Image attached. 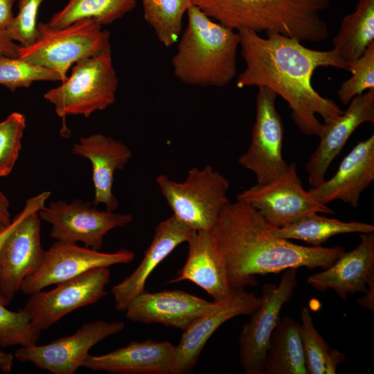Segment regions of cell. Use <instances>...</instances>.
<instances>
[{
	"label": "cell",
	"instance_id": "obj_30",
	"mask_svg": "<svg viewBox=\"0 0 374 374\" xmlns=\"http://www.w3.org/2000/svg\"><path fill=\"white\" fill-rule=\"evenodd\" d=\"M301 332L307 374H335L346 359L344 353L332 348L313 324L308 308L301 311Z\"/></svg>",
	"mask_w": 374,
	"mask_h": 374
},
{
	"label": "cell",
	"instance_id": "obj_7",
	"mask_svg": "<svg viewBox=\"0 0 374 374\" xmlns=\"http://www.w3.org/2000/svg\"><path fill=\"white\" fill-rule=\"evenodd\" d=\"M37 30L32 44L19 46L18 57L56 71L62 82L75 63L111 47L110 33L93 19L79 20L60 28L39 22Z\"/></svg>",
	"mask_w": 374,
	"mask_h": 374
},
{
	"label": "cell",
	"instance_id": "obj_3",
	"mask_svg": "<svg viewBox=\"0 0 374 374\" xmlns=\"http://www.w3.org/2000/svg\"><path fill=\"white\" fill-rule=\"evenodd\" d=\"M330 1L191 0L207 16L235 31L276 33L314 43L329 35L321 13Z\"/></svg>",
	"mask_w": 374,
	"mask_h": 374
},
{
	"label": "cell",
	"instance_id": "obj_40",
	"mask_svg": "<svg viewBox=\"0 0 374 374\" xmlns=\"http://www.w3.org/2000/svg\"><path fill=\"white\" fill-rule=\"evenodd\" d=\"M366 294L358 300L359 305L366 308L372 312L374 311V277L370 279L367 285Z\"/></svg>",
	"mask_w": 374,
	"mask_h": 374
},
{
	"label": "cell",
	"instance_id": "obj_19",
	"mask_svg": "<svg viewBox=\"0 0 374 374\" xmlns=\"http://www.w3.org/2000/svg\"><path fill=\"white\" fill-rule=\"evenodd\" d=\"M374 180V135L359 141L343 159L335 175L309 190L318 202L327 205L341 200L353 208Z\"/></svg>",
	"mask_w": 374,
	"mask_h": 374
},
{
	"label": "cell",
	"instance_id": "obj_41",
	"mask_svg": "<svg viewBox=\"0 0 374 374\" xmlns=\"http://www.w3.org/2000/svg\"><path fill=\"white\" fill-rule=\"evenodd\" d=\"M15 356L10 353H6L0 349V369L6 373L12 371Z\"/></svg>",
	"mask_w": 374,
	"mask_h": 374
},
{
	"label": "cell",
	"instance_id": "obj_37",
	"mask_svg": "<svg viewBox=\"0 0 374 374\" xmlns=\"http://www.w3.org/2000/svg\"><path fill=\"white\" fill-rule=\"evenodd\" d=\"M19 46L10 37L6 30H0V55L18 57Z\"/></svg>",
	"mask_w": 374,
	"mask_h": 374
},
{
	"label": "cell",
	"instance_id": "obj_27",
	"mask_svg": "<svg viewBox=\"0 0 374 374\" xmlns=\"http://www.w3.org/2000/svg\"><path fill=\"white\" fill-rule=\"evenodd\" d=\"M373 231L374 226L370 224L357 221L344 222L314 213L283 227H274L271 230V233L279 238L301 240L312 246L320 247L336 235Z\"/></svg>",
	"mask_w": 374,
	"mask_h": 374
},
{
	"label": "cell",
	"instance_id": "obj_22",
	"mask_svg": "<svg viewBox=\"0 0 374 374\" xmlns=\"http://www.w3.org/2000/svg\"><path fill=\"white\" fill-rule=\"evenodd\" d=\"M194 231L174 215L157 225L152 240L139 266L112 287L114 307L117 311H125L130 303L145 291V283L152 272L177 246L186 242Z\"/></svg>",
	"mask_w": 374,
	"mask_h": 374
},
{
	"label": "cell",
	"instance_id": "obj_21",
	"mask_svg": "<svg viewBox=\"0 0 374 374\" xmlns=\"http://www.w3.org/2000/svg\"><path fill=\"white\" fill-rule=\"evenodd\" d=\"M175 357L172 343L148 339L100 355L89 354L82 367L118 374H173Z\"/></svg>",
	"mask_w": 374,
	"mask_h": 374
},
{
	"label": "cell",
	"instance_id": "obj_9",
	"mask_svg": "<svg viewBox=\"0 0 374 374\" xmlns=\"http://www.w3.org/2000/svg\"><path fill=\"white\" fill-rule=\"evenodd\" d=\"M41 220L51 225L50 237L57 241L80 242L84 247L100 250L105 235L111 230L125 227L133 220L130 213L100 211L92 202L75 199L71 202L58 200L38 211Z\"/></svg>",
	"mask_w": 374,
	"mask_h": 374
},
{
	"label": "cell",
	"instance_id": "obj_13",
	"mask_svg": "<svg viewBox=\"0 0 374 374\" xmlns=\"http://www.w3.org/2000/svg\"><path fill=\"white\" fill-rule=\"evenodd\" d=\"M296 269H285L278 286L265 283L260 305L251 315L239 337L240 362L246 374H264L270 337L284 304L296 286Z\"/></svg>",
	"mask_w": 374,
	"mask_h": 374
},
{
	"label": "cell",
	"instance_id": "obj_8",
	"mask_svg": "<svg viewBox=\"0 0 374 374\" xmlns=\"http://www.w3.org/2000/svg\"><path fill=\"white\" fill-rule=\"evenodd\" d=\"M237 201L256 208L271 225L280 228L314 213L334 214L327 205L316 201L302 186L292 163L286 172L267 184H256L238 195Z\"/></svg>",
	"mask_w": 374,
	"mask_h": 374
},
{
	"label": "cell",
	"instance_id": "obj_16",
	"mask_svg": "<svg viewBox=\"0 0 374 374\" xmlns=\"http://www.w3.org/2000/svg\"><path fill=\"white\" fill-rule=\"evenodd\" d=\"M261 302V296L247 292L244 287L232 290L220 300L216 309L199 317L183 331L175 346L173 374L192 371L207 341L219 327L235 317L251 315Z\"/></svg>",
	"mask_w": 374,
	"mask_h": 374
},
{
	"label": "cell",
	"instance_id": "obj_26",
	"mask_svg": "<svg viewBox=\"0 0 374 374\" xmlns=\"http://www.w3.org/2000/svg\"><path fill=\"white\" fill-rule=\"evenodd\" d=\"M374 42V0H359L342 20L332 50L346 66L359 58Z\"/></svg>",
	"mask_w": 374,
	"mask_h": 374
},
{
	"label": "cell",
	"instance_id": "obj_6",
	"mask_svg": "<svg viewBox=\"0 0 374 374\" xmlns=\"http://www.w3.org/2000/svg\"><path fill=\"white\" fill-rule=\"evenodd\" d=\"M158 187L175 218L193 231H211L229 202V182L210 165L192 168L178 182L165 175L156 178Z\"/></svg>",
	"mask_w": 374,
	"mask_h": 374
},
{
	"label": "cell",
	"instance_id": "obj_15",
	"mask_svg": "<svg viewBox=\"0 0 374 374\" xmlns=\"http://www.w3.org/2000/svg\"><path fill=\"white\" fill-rule=\"evenodd\" d=\"M38 211L23 218L0 249V292L10 303L23 280L40 267L45 250L40 239Z\"/></svg>",
	"mask_w": 374,
	"mask_h": 374
},
{
	"label": "cell",
	"instance_id": "obj_36",
	"mask_svg": "<svg viewBox=\"0 0 374 374\" xmlns=\"http://www.w3.org/2000/svg\"><path fill=\"white\" fill-rule=\"evenodd\" d=\"M50 195L49 191H44L26 200L24 208L14 217L11 223L6 229L0 231V249L4 241L17 224L29 213L39 211L45 206V203Z\"/></svg>",
	"mask_w": 374,
	"mask_h": 374
},
{
	"label": "cell",
	"instance_id": "obj_1",
	"mask_svg": "<svg viewBox=\"0 0 374 374\" xmlns=\"http://www.w3.org/2000/svg\"><path fill=\"white\" fill-rule=\"evenodd\" d=\"M245 69L236 85L266 87L283 98L292 111L296 127L305 135L319 136L323 121L336 118L343 111L333 100L321 96L312 87V77L318 67L346 66L332 50L317 51L304 46L296 39L268 33L266 37L249 30L238 31Z\"/></svg>",
	"mask_w": 374,
	"mask_h": 374
},
{
	"label": "cell",
	"instance_id": "obj_24",
	"mask_svg": "<svg viewBox=\"0 0 374 374\" xmlns=\"http://www.w3.org/2000/svg\"><path fill=\"white\" fill-rule=\"evenodd\" d=\"M359 237L355 249L344 251L323 271L310 276L308 283L320 292L331 289L343 300L348 294L365 293L374 277V234L360 233Z\"/></svg>",
	"mask_w": 374,
	"mask_h": 374
},
{
	"label": "cell",
	"instance_id": "obj_10",
	"mask_svg": "<svg viewBox=\"0 0 374 374\" xmlns=\"http://www.w3.org/2000/svg\"><path fill=\"white\" fill-rule=\"evenodd\" d=\"M258 88L250 145L238 161L255 174L258 184H263L284 174L289 164L282 155L284 128L275 107L277 94L266 87Z\"/></svg>",
	"mask_w": 374,
	"mask_h": 374
},
{
	"label": "cell",
	"instance_id": "obj_4",
	"mask_svg": "<svg viewBox=\"0 0 374 374\" xmlns=\"http://www.w3.org/2000/svg\"><path fill=\"white\" fill-rule=\"evenodd\" d=\"M188 24L172 59L175 76L184 84L222 87L237 75L238 31L213 20L197 6L187 10Z\"/></svg>",
	"mask_w": 374,
	"mask_h": 374
},
{
	"label": "cell",
	"instance_id": "obj_39",
	"mask_svg": "<svg viewBox=\"0 0 374 374\" xmlns=\"http://www.w3.org/2000/svg\"><path fill=\"white\" fill-rule=\"evenodd\" d=\"M8 197L0 191V231L6 229L12 222Z\"/></svg>",
	"mask_w": 374,
	"mask_h": 374
},
{
	"label": "cell",
	"instance_id": "obj_33",
	"mask_svg": "<svg viewBox=\"0 0 374 374\" xmlns=\"http://www.w3.org/2000/svg\"><path fill=\"white\" fill-rule=\"evenodd\" d=\"M26 127V116L17 112L0 122V177H6L12 171L21 149Z\"/></svg>",
	"mask_w": 374,
	"mask_h": 374
},
{
	"label": "cell",
	"instance_id": "obj_35",
	"mask_svg": "<svg viewBox=\"0 0 374 374\" xmlns=\"http://www.w3.org/2000/svg\"><path fill=\"white\" fill-rule=\"evenodd\" d=\"M44 0H17L18 12L6 28L10 37L21 46L32 44L37 37V16Z\"/></svg>",
	"mask_w": 374,
	"mask_h": 374
},
{
	"label": "cell",
	"instance_id": "obj_38",
	"mask_svg": "<svg viewBox=\"0 0 374 374\" xmlns=\"http://www.w3.org/2000/svg\"><path fill=\"white\" fill-rule=\"evenodd\" d=\"M17 0H0V30H6L13 19L12 7Z\"/></svg>",
	"mask_w": 374,
	"mask_h": 374
},
{
	"label": "cell",
	"instance_id": "obj_28",
	"mask_svg": "<svg viewBox=\"0 0 374 374\" xmlns=\"http://www.w3.org/2000/svg\"><path fill=\"white\" fill-rule=\"evenodd\" d=\"M136 0H69L46 23L60 28L82 19H93L103 26L121 19L136 6Z\"/></svg>",
	"mask_w": 374,
	"mask_h": 374
},
{
	"label": "cell",
	"instance_id": "obj_29",
	"mask_svg": "<svg viewBox=\"0 0 374 374\" xmlns=\"http://www.w3.org/2000/svg\"><path fill=\"white\" fill-rule=\"evenodd\" d=\"M145 20L166 47L177 42L191 0H141Z\"/></svg>",
	"mask_w": 374,
	"mask_h": 374
},
{
	"label": "cell",
	"instance_id": "obj_25",
	"mask_svg": "<svg viewBox=\"0 0 374 374\" xmlns=\"http://www.w3.org/2000/svg\"><path fill=\"white\" fill-rule=\"evenodd\" d=\"M264 374H307L301 326L283 317L270 337Z\"/></svg>",
	"mask_w": 374,
	"mask_h": 374
},
{
	"label": "cell",
	"instance_id": "obj_34",
	"mask_svg": "<svg viewBox=\"0 0 374 374\" xmlns=\"http://www.w3.org/2000/svg\"><path fill=\"white\" fill-rule=\"evenodd\" d=\"M347 71L352 76L343 82L337 90L338 98L344 105L356 96L374 89V42L359 58L348 65Z\"/></svg>",
	"mask_w": 374,
	"mask_h": 374
},
{
	"label": "cell",
	"instance_id": "obj_20",
	"mask_svg": "<svg viewBox=\"0 0 374 374\" xmlns=\"http://www.w3.org/2000/svg\"><path fill=\"white\" fill-rule=\"evenodd\" d=\"M72 153L88 159L92 167L94 206L104 204L115 211L118 201L113 193L114 173L122 170L132 157L131 150L122 142L102 134L80 138L72 147Z\"/></svg>",
	"mask_w": 374,
	"mask_h": 374
},
{
	"label": "cell",
	"instance_id": "obj_17",
	"mask_svg": "<svg viewBox=\"0 0 374 374\" xmlns=\"http://www.w3.org/2000/svg\"><path fill=\"white\" fill-rule=\"evenodd\" d=\"M345 112L326 120L319 143L305 166L308 183L315 187L325 181L326 172L353 132L362 123H374V89L354 97Z\"/></svg>",
	"mask_w": 374,
	"mask_h": 374
},
{
	"label": "cell",
	"instance_id": "obj_18",
	"mask_svg": "<svg viewBox=\"0 0 374 374\" xmlns=\"http://www.w3.org/2000/svg\"><path fill=\"white\" fill-rule=\"evenodd\" d=\"M219 304L220 301L210 302L180 290L144 291L130 303L125 317L134 322L158 323L184 331Z\"/></svg>",
	"mask_w": 374,
	"mask_h": 374
},
{
	"label": "cell",
	"instance_id": "obj_14",
	"mask_svg": "<svg viewBox=\"0 0 374 374\" xmlns=\"http://www.w3.org/2000/svg\"><path fill=\"white\" fill-rule=\"evenodd\" d=\"M134 256V253L127 249L104 253L80 247L77 244L57 240L45 251L39 269L23 280L20 290L30 295L91 269L129 263Z\"/></svg>",
	"mask_w": 374,
	"mask_h": 374
},
{
	"label": "cell",
	"instance_id": "obj_2",
	"mask_svg": "<svg viewBox=\"0 0 374 374\" xmlns=\"http://www.w3.org/2000/svg\"><path fill=\"white\" fill-rule=\"evenodd\" d=\"M275 226L246 203L230 202L211 233L226 263L231 290L257 284L256 275L290 268L327 269L345 251L343 247H305L271 233Z\"/></svg>",
	"mask_w": 374,
	"mask_h": 374
},
{
	"label": "cell",
	"instance_id": "obj_5",
	"mask_svg": "<svg viewBox=\"0 0 374 374\" xmlns=\"http://www.w3.org/2000/svg\"><path fill=\"white\" fill-rule=\"evenodd\" d=\"M118 84L109 47L75 63L70 75L46 91L44 98L53 105L64 121L68 115L89 117L115 103Z\"/></svg>",
	"mask_w": 374,
	"mask_h": 374
},
{
	"label": "cell",
	"instance_id": "obj_12",
	"mask_svg": "<svg viewBox=\"0 0 374 374\" xmlns=\"http://www.w3.org/2000/svg\"><path fill=\"white\" fill-rule=\"evenodd\" d=\"M109 278V267L91 269L57 284L53 290L30 294L23 309L34 327L46 330L67 314L105 296Z\"/></svg>",
	"mask_w": 374,
	"mask_h": 374
},
{
	"label": "cell",
	"instance_id": "obj_31",
	"mask_svg": "<svg viewBox=\"0 0 374 374\" xmlns=\"http://www.w3.org/2000/svg\"><path fill=\"white\" fill-rule=\"evenodd\" d=\"M37 81L62 82V78L56 71L19 57L0 55V84L15 91Z\"/></svg>",
	"mask_w": 374,
	"mask_h": 374
},
{
	"label": "cell",
	"instance_id": "obj_32",
	"mask_svg": "<svg viewBox=\"0 0 374 374\" xmlns=\"http://www.w3.org/2000/svg\"><path fill=\"white\" fill-rule=\"evenodd\" d=\"M8 303L0 292V346L37 344L41 331L34 327L30 315L23 308L12 311L6 308Z\"/></svg>",
	"mask_w": 374,
	"mask_h": 374
},
{
	"label": "cell",
	"instance_id": "obj_11",
	"mask_svg": "<svg viewBox=\"0 0 374 374\" xmlns=\"http://www.w3.org/2000/svg\"><path fill=\"white\" fill-rule=\"evenodd\" d=\"M122 321L98 320L85 323L71 335L59 337L50 343L22 347L15 353L21 362H30L53 374H74L82 366L91 348L111 335L122 332Z\"/></svg>",
	"mask_w": 374,
	"mask_h": 374
},
{
	"label": "cell",
	"instance_id": "obj_23",
	"mask_svg": "<svg viewBox=\"0 0 374 374\" xmlns=\"http://www.w3.org/2000/svg\"><path fill=\"white\" fill-rule=\"evenodd\" d=\"M188 256L170 283L189 280L205 290L215 301L226 296L229 286L225 258L210 231H195L188 241Z\"/></svg>",
	"mask_w": 374,
	"mask_h": 374
}]
</instances>
